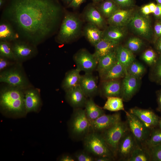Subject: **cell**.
<instances>
[{
  "label": "cell",
  "instance_id": "49",
  "mask_svg": "<svg viewBox=\"0 0 161 161\" xmlns=\"http://www.w3.org/2000/svg\"><path fill=\"white\" fill-rule=\"evenodd\" d=\"M113 159L108 157H100L95 158V161H110Z\"/></svg>",
  "mask_w": 161,
  "mask_h": 161
},
{
  "label": "cell",
  "instance_id": "33",
  "mask_svg": "<svg viewBox=\"0 0 161 161\" xmlns=\"http://www.w3.org/2000/svg\"><path fill=\"white\" fill-rule=\"evenodd\" d=\"M145 71V68L141 63L135 60L128 66L126 73L141 79Z\"/></svg>",
  "mask_w": 161,
  "mask_h": 161
},
{
  "label": "cell",
  "instance_id": "22",
  "mask_svg": "<svg viewBox=\"0 0 161 161\" xmlns=\"http://www.w3.org/2000/svg\"><path fill=\"white\" fill-rule=\"evenodd\" d=\"M126 72V68L117 61L110 68L99 76L101 81L121 79L125 77Z\"/></svg>",
  "mask_w": 161,
  "mask_h": 161
},
{
  "label": "cell",
  "instance_id": "19",
  "mask_svg": "<svg viewBox=\"0 0 161 161\" xmlns=\"http://www.w3.org/2000/svg\"><path fill=\"white\" fill-rule=\"evenodd\" d=\"M130 24L131 27L140 35L145 37H148L150 35V24L145 18L136 14L132 17Z\"/></svg>",
  "mask_w": 161,
  "mask_h": 161
},
{
  "label": "cell",
  "instance_id": "32",
  "mask_svg": "<svg viewBox=\"0 0 161 161\" xmlns=\"http://www.w3.org/2000/svg\"><path fill=\"white\" fill-rule=\"evenodd\" d=\"M151 160L149 150L138 145L127 161H148Z\"/></svg>",
  "mask_w": 161,
  "mask_h": 161
},
{
  "label": "cell",
  "instance_id": "30",
  "mask_svg": "<svg viewBox=\"0 0 161 161\" xmlns=\"http://www.w3.org/2000/svg\"><path fill=\"white\" fill-rule=\"evenodd\" d=\"M107 100L102 108L103 109L111 112L125 111L122 99L120 97H107Z\"/></svg>",
  "mask_w": 161,
  "mask_h": 161
},
{
  "label": "cell",
  "instance_id": "5",
  "mask_svg": "<svg viewBox=\"0 0 161 161\" xmlns=\"http://www.w3.org/2000/svg\"><path fill=\"white\" fill-rule=\"evenodd\" d=\"M129 130L127 122L120 120L100 133L114 157L117 156L118 145L120 140Z\"/></svg>",
  "mask_w": 161,
  "mask_h": 161
},
{
  "label": "cell",
  "instance_id": "7",
  "mask_svg": "<svg viewBox=\"0 0 161 161\" xmlns=\"http://www.w3.org/2000/svg\"><path fill=\"white\" fill-rule=\"evenodd\" d=\"M80 26V20L71 14L66 15L62 21L58 36L59 42H68L78 33Z\"/></svg>",
  "mask_w": 161,
  "mask_h": 161
},
{
  "label": "cell",
  "instance_id": "39",
  "mask_svg": "<svg viewBox=\"0 0 161 161\" xmlns=\"http://www.w3.org/2000/svg\"><path fill=\"white\" fill-rule=\"evenodd\" d=\"M151 160L161 161V144L149 148Z\"/></svg>",
  "mask_w": 161,
  "mask_h": 161
},
{
  "label": "cell",
  "instance_id": "37",
  "mask_svg": "<svg viewBox=\"0 0 161 161\" xmlns=\"http://www.w3.org/2000/svg\"><path fill=\"white\" fill-rule=\"evenodd\" d=\"M143 45L141 40L137 38H132L128 41L126 44V48L132 52L138 51Z\"/></svg>",
  "mask_w": 161,
  "mask_h": 161
},
{
  "label": "cell",
  "instance_id": "28",
  "mask_svg": "<svg viewBox=\"0 0 161 161\" xmlns=\"http://www.w3.org/2000/svg\"><path fill=\"white\" fill-rule=\"evenodd\" d=\"M18 35L8 23L1 22L0 24V39L1 41H14L18 37Z\"/></svg>",
  "mask_w": 161,
  "mask_h": 161
},
{
  "label": "cell",
  "instance_id": "35",
  "mask_svg": "<svg viewBox=\"0 0 161 161\" xmlns=\"http://www.w3.org/2000/svg\"><path fill=\"white\" fill-rule=\"evenodd\" d=\"M147 147L150 148L161 144V130H154L146 142Z\"/></svg>",
  "mask_w": 161,
  "mask_h": 161
},
{
  "label": "cell",
  "instance_id": "1",
  "mask_svg": "<svg viewBox=\"0 0 161 161\" xmlns=\"http://www.w3.org/2000/svg\"><path fill=\"white\" fill-rule=\"evenodd\" d=\"M60 12L51 0H14L5 13L19 33L36 46L52 32Z\"/></svg>",
  "mask_w": 161,
  "mask_h": 161
},
{
  "label": "cell",
  "instance_id": "56",
  "mask_svg": "<svg viewBox=\"0 0 161 161\" xmlns=\"http://www.w3.org/2000/svg\"><path fill=\"white\" fill-rule=\"evenodd\" d=\"M159 4H161V0H156Z\"/></svg>",
  "mask_w": 161,
  "mask_h": 161
},
{
  "label": "cell",
  "instance_id": "9",
  "mask_svg": "<svg viewBox=\"0 0 161 161\" xmlns=\"http://www.w3.org/2000/svg\"><path fill=\"white\" fill-rule=\"evenodd\" d=\"M11 45L15 60L17 62L21 63L37 54L36 46L30 43L16 41Z\"/></svg>",
  "mask_w": 161,
  "mask_h": 161
},
{
  "label": "cell",
  "instance_id": "23",
  "mask_svg": "<svg viewBox=\"0 0 161 161\" xmlns=\"http://www.w3.org/2000/svg\"><path fill=\"white\" fill-rule=\"evenodd\" d=\"M115 51L117 61L126 69L135 60L133 53L126 47L122 46L117 47Z\"/></svg>",
  "mask_w": 161,
  "mask_h": 161
},
{
  "label": "cell",
  "instance_id": "11",
  "mask_svg": "<svg viewBox=\"0 0 161 161\" xmlns=\"http://www.w3.org/2000/svg\"><path fill=\"white\" fill-rule=\"evenodd\" d=\"M138 145L135 137L129 129L119 143L117 156H119L120 159L126 161Z\"/></svg>",
  "mask_w": 161,
  "mask_h": 161
},
{
  "label": "cell",
  "instance_id": "16",
  "mask_svg": "<svg viewBox=\"0 0 161 161\" xmlns=\"http://www.w3.org/2000/svg\"><path fill=\"white\" fill-rule=\"evenodd\" d=\"M79 86L87 98H92L98 92L97 79L92 73L81 75Z\"/></svg>",
  "mask_w": 161,
  "mask_h": 161
},
{
  "label": "cell",
  "instance_id": "8",
  "mask_svg": "<svg viewBox=\"0 0 161 161\" xmlns=\"http://www.w3.org/2000/svg\"><path fill=\"white\" fill-rule=\"evenodd\" d=\"M124 111L129 129L138 144L146 142L149 135V129L135 115L129 112Z\"/></svg>",
  "mask_w": 161,
  "mask_h": 161
},
{
  "label": "cell",
  "instance_id": "12",
  "mask_svg": "<svg viewBox=\"0 0 161 161\" xmlns=\"http://www.w3.org/2000/svg\"><path fill=\"white\" fill-rule=\"evenodd\" d=\"M140 79L126 73L122 80L121 97L123 101H128L137 91L140 85Z\"/></svg>",
  "mask_w": 161,
  "mask_h": 161
},
{
  "label": "cell",
  "instance_id": "10",
  "mask_svg": "<svg viewBox=\"0 0 161 161\" xmlns=\"http://www.w3.org/2000/svg\"><path fill=\"white\" fill-rule=\"evenodd\" d=\"M78 69L85 73H92L97 68L98 61L94 56L85 50L78 52L74 57Z\"/></svg>",
  "mask_w": 161,
  "mask_h": 161
},
{
  "label": "cell",
  "instance_id": "4",
  "mask_svg": "<svg viewBox=\"0 0 161 161\" xmlns=\"http://www.w3.org/2000/svg\"><path fill=\"white\" fill-rule=\"evenodd\" d=\"M86 151L97 157H106L114 159V156L100 134L90 131L83 138Z\"/></svg>",
  "mask_w": 161,
  "mask_h": 161
},
{
  "label": "cell",
  "instance_id": "25",
  "mask_svg": "<svg viewBox=\"0 0 161 161\" xmlns=\"http://www.w3.org/2000/svg\"><path fill=\"white\" fill-rule=\"evenodd\" d=\"M84 107L86 115L90 123L105 114L103 108L96 105L92 98L87 99Z\"/></svg>",
  "mask_w": 161,
  "mask_h": 161
},
{
  "label": "cell",
  "instance_id": "43",
  "mask_svg": "<svg viewBox=\"0 0 161 161\" xmlns=\"http://www.w3.org/2000/svg\"><path fill=\"white\" fill-rule=\"evenodd\" d=\"M85 0H72L69 6L74 7L79 6Z\"/></svg>",
  "mask_w": 161,
  "mask_h": 161
},
{
  "label": "cell",
  "instance_id": "40",
  "mask_svg": "<svg viewBox=\"0 0 161 161\" xmlns=\"http://www.w3.org/2000/svg\"><path fill=\"white\" fill-rule=\"evenodd\" d=\"M75 158L78 161H94L95 160V158L87 151H80L76 153L75 155Z\"/></svg>",
  "mask_w": 161,
  "mask_h": 161
},
{
  "label": "cell",
  "instance_id": "36",
  "mask_svg": "<svg viewBox=\"0 0 161 161\" xmlns=\"http://www.w3.org/2000/svg\"><path fill=\"white\" fill-rule=\"evenodd\" d=\"M102 14L105 16L109 17L117 10L115 4L112 1H106L102 4L100 8Z\"/></svg>",
  "mask_w": 161,
  "mask_h": 161
},
{
  "label": "cell",
  "instance_id": "47",
  "mask_svg": "<svg viewBox=\"0 0 161 161\" xmlns=\"http://www.w3.org/2000/svg\"><path fill=\"white\" fill-rule=\"evenodd\" d=\"M153 13L157 17L161 16V4H158L156 5L155 10Z\"/></svg>",
  "mask_w": 161,
  "mask_h": 161
},
{
  "label": "cell",
  "instance_id": "57",
  "mask_svg": "<svg viewBox=\"0 0 161 161\" xmlns=\"http://www.w3.org/2000/svg\"><path fill=\"white\" fill-rule=\"evenodd\" d=\"M95 1H100V0H94Z\"/></svg>",
  "mask_w": 161,
  "mask_h": 161
},
{
  "label": "cell",
  "instance_id": "38",
  "mask_svg": "<svg viewBox=\"0 0 161 161\" xmlns=\"http://www.w3.org/2000/svg\"><path fill=\"white\" fill-rule=\"evenodd\" d=\"M156 57L155 52L151 49L145 50L142 56V59L149 65H153L156 63Z\"/></svg>",
  "mask_w": 161,
  "mask_h": 161
},
{
  "label": "cell",
  "instance_id": "17",
  "mask_svg": "<svg viewBox=\"0 0 161 161\" xmlns=\"http://www.w3.org/2000/svg\"><path fill=\"white\" fill-rule=\"evenodd\" d=\"M66 92V98L68 103L75 109L85 107L87 100L86 97L79 85Z\"/></svg>",
  "mask_w": 161,
  "mask_h": 161
},
{
  "label": "cell",
  "instance_id": "54",
  "mask_svg": "<svg viewBox=\"0 0 161 161\" xmlns=\"http://www.w3.org/2000/svg\"><path fill=\"white\" fill-rule=\"evenodd\" d=\"M64 0L65 1V2L67 3H70L71 2V1H72V0Z\"/></svg>",
  "mask_w": 161,
  "mask_h": 161
},
{
  "label": "cell",
  "instance_id": "6",
  "mask_svg": "<svg viewBox=\"0 0 161 161\" xmlns=\"http://www.w3.org/2000/svg\"><path fill=\"white\" fill-rule=\"evenodd\" d=\"M70 131L74 137L83 138L91 131L90 123L85 109H75L69 124Z\"/></svg>",
  "mask_w": 161,
  "mask_h": 161
},
{
  "label": "cell",
  "instance_id": "13",
  "mask_svg": "<svg viewBox=\"0 0 161 161\" xmlns=\"http://www.w3.org/2000/svg\"><path fill=\"white\" fill-rule=\"evenodd\" d=\"M121 120L119 113L101 116L90 123L91 131L100 133Z\"/></svg>",
  "mask_w": 161,
  "mask_h": 161
},
{
  "label": "cell",
  "instance_id": "46",
  "mask_svg": "<svg viewBox=\"0 0 161 161\" xmlns=\"http://www.w3.org/2000/svg\"><path fill=\"white\" fill-rule=\"evenodd\" d=\"M119 4L122 6L129 5L131 3V0H115Z\"/></svg>",
  "mask_w": 161,
  "mask_h": 161
},
{
  "label": "cell",
  "instance_id": "48",
  "mask_svg": "<svg viewBox=\"0 0 161 161\" xmlns=\"http://www.w3.org/2000/svg\"><path fill=\"white\" fill-rule=\"evenodd\" d=\"M141 10L142 13L145 15H148L151 13L148 5H145L143 7Z\"/></svg>",
  "mask_w": 161,
  "mask_h": 161
},
{
  "label": "cell",
  "instance_id": "42",
  "mask_svg": "<svg viewBox=\"0 0 161 161\" xmlns=\"http://www.w3.org/2000/svg\"><path fill=\"white\" fill-rule=\"evenodd\" d=\"M155 75L161 80V58L157 64L154 70Z\"/></svg>",
  "mask_w": 161,
  "mask_h": 161
},
{
  "label": "cell",
  "instance_id": "3",
  "mask_svg": "<svg viewBox=\"0 0 161 161\" xmlns=\"http://www.w3.org/2000/svg\"><path fill=\"white\" fill-rule=\"evenodd\" d=\"M21 64L17 62L13 66L0 72V82L24 90L32 87Z\"/></svg>",
  "mask_w": 161,
  "mask_h": 161
},
{
  "label": "cell",
  "instance_id": "50",
  "mask_svg": "<svg viewBox=\"0 0 161 161\" xmlns=\"http://www.w3.org/2000/svg\"><path fill=\"white\" fill-rule=\"evenodd\" d=\"M151 13H153L154 12L156 5L153 3H151L148 4Z\"/></svg>",
  "mask_w": 161,
  "mask_h": 161
},
{
  "label": "cell",
  "instance_id": "20",
  "mask_svg": "<svg viewBox=\"0 0 161 161\" xmlns=\"http://www.w3.org/2000/svg\"><path fill=\"white\" fill-rule=\"evenodd\" d=\"M132 17L130 11L117 10L108 18V21L111 25L120 27L130 22Z\"/></svg>",
  "mask_w": 161,
  "mask_h": 161
},
{
  "label": "cell",
  "instance_id": "52",
  "mask_svg": "<svg viewBox=\"0 0 161 161\" xmlns=\"http://www.w3.org/2000/svg\"><path fill=\"white\" fill-rule=\"evenodd\" d=\"M159 109L161 110V93L159 95L158 97Z\"/></svg>",
  "mask_w": 161,
  "mask_h": 161
},
{
  "label": "cell",
  "instance_id": "27",
  "mask_svg": "<svg viewBox=\"0 0 161 161\" xmlns=\"http://www.w3.org/2000/svg\"><path fill=\"white\" fill-rule=\"evenodd\" d=\"M85 34L89 42L94 46L103 38V32L92 24H88L85 29Z\"/></svg>",
  "mask_w": 161,
  "mask_h": 161
},
{
  "label": "cell",
  "instance_id": "21",
  "mask_svg": "<svg viewBox=\"0 0 161 161\" xmlns=\"http://www.w3.org/2000/svg\"><path fill=\"white\" fill-rule=\"evenodd\" d=\"M117 45L103 38L94 46L95 51L93 55L98 61L100 58L114 51Z\"/></svg>",
  "mask_w": 161,
  "mask_h": 161
},
{
  "label": "cell",
  "instance_id": "31",
  "mask_svg": "<svg viewBox=\"0 0 161 161\" xmlns=\"http://www.w3.org/2000/svg\"><path fill=\"white\" fill-rule=\"evenodd\" d=\"M86 18L91 24L98 27H101L104 24V19L100 13L95 8H89L86 11Z\"/></svg>",
  "mask_w": 161,
  "mask_h": 161
},
{
  "label": "cell",
  "instance_id": "51",
  "mask_svg": "<svg viewBox=\"0 0 161 161\" xmlns=\"http://www.w3.org/2000/svg\"><path fill=\"white\" fill-rule=\"evenodd\" d=\"M156 47L157 50L161 52V37L158 40L156 44Z\"/></svg>",
  "mask_w": 161,
  "mask_h": 161
},
{
  "label": "cell",
  "instance_id": "26",
  "mask_svg": "<svg viewBox=\"0 0 161 161\" xmlns=\"http://www.w3.org/2000/svg\"><path fill=\"white\" fill-rule=\"evenodd\" d=\"M117 61L115 49L100 58L98 60L97 67L99 76L108 70Z\"/></svg>",
  "mask_w": 161,
  "mask_h": 161
},
{
  "label": "cell",
  "instance_id": "14",
  "mask_svg": "<svg viewBox=\"0 0 161 161\" xmlns=\"http://www.w3.org/2000/svg\"><path fill=\"white\" fill-rule=\"evenodd\" d=\"M24 103L26 113L38 110L42 104L40 90L32 87L25 90Z\"/></svg>",
  "mask_w": 161,
  "mask_h": 161
},
{
  "label": "cell",
  "instance_id": "18",
  "mask_svg": "<svg viewBox=\"0 0 161 161\" xmlns=\"http://www.w3.org/2000/svg\"><path fill=\"white\" fill-rule=\"evenodd\" d=\"M121 79L101 81V93L106 98L110 97H121Z\"/></svg>",
  "mask_w": 161,
  "mask_h": 161
},
{
  "label": "cell",
  "instance_id": "29",
  "mask_svg": "<svg viewBox=\"0 0 161 161\" xmlns=\"http://www.w3.org/2000/svg\"><path fill=\"white\" fill-rule=\"evenodd\" d=\"M119 27L111 25L103 32V38L118 44L124 35V32Z\"/></svg>",
  "mask_w": 161,
  "mask_h": 161
},
{
  "label": "cell",
  "instance_id": "15",
  "mask_svg": "<svg viewBox=\"0 0 161 161\" xmlns=\"http://www.w3.org/2000/svg\"><path fill=\"white\" fill-rule=\"evenodd\" d=\"M129 112L137 116L149 129L158 124V117L151 110L135 107L130 109Z\"/></svg>",
  "mask_w": 161,
  "mask_h": 161
},
{
  "label": "cell",
  "instance_id": "55",
  "mask_svg": "<svg viewBox=\"0 0 161 161\" xmlns=\"http://www.w3.org/2000/svg\"><path fill=\"white\" fill-rule=\"evenodd\" d=\"M3 1L2 0H0V6H1L3 4Z\"/></svg>",
  "mask_w": 161,
  "mask_h": 161
},
{
  "label": "cell",
  "instance_id": "41",
  "mask_svg": "<svg viewBox=\"0 0 161 161\" xmlns=\"http://www.w3.org/2000/svg\"><path fill=\"white\" fill-rule=\"evenodd\" d=\"M17 62L5 57L0 56V72L13 66Z\"/></svg>",
  "mask_w": 161,
  "mask_h": 161
},
{
  "label": "cell",
  "instance_id": "34",
  "mask_svg": "<svg viewBox=\"0 0 161 161\" xmlns=\"http://www.w3.org/2000/svg\"><path fill=\"white\" fill-rule=\"evenodd\" d=\"M0 55L1 56L15 61L11 44L8 41H1Z\"/></svg>",
  "mask_w": 161,
  "mask_h": 161
},
{
  "label": "cell",
  "instance_id": "2",
  "mask_svg": "<svg viewBox=\"0 0 161 161\" xmlns=\"http://www.w3.org/2000/svg\"><path fill=\"white\" fill-rule=\"evenodd\" d=\"M0 105L8 114L23 115L26 113L24 103V90L7 85L1 88Z\"/></svg>",
  "mask_w": 161,
  "mask_h": 161
},
{
  "label": "cell",
  "instance_id": "45",
  "mask_svg": "<svg viewBox=\"0 0 161 161\" xmlns=\"http://www.w3.org/2000/svg\"><path fill=\"white\" fill-rule=\"evenodd\" d=\"M154 29L156 34L158 36H161V24L157 23L154 26Z\"/></svg>",
  "mask_w": 161,
  "mask_h": 161
},
{
  "label": "cell",
  "instance_id": "24",
  "mask_svg": "<svg viewBox=\"0 0 161 161\" xmlns=\"http://www.w3.org/2000/svg\"><path fill=\"white\" fill-rule=\"evenodd\" d=\"M80 72L76 68L66 73L61 84L62 88L65 92L79 85L81 76Z\"/></svg>",
  "mask_w": 161,
  "mask_h": 161
},
{
  "label": "cell",
  "instance_id": "44",
  "mask_svg": "<svg viewBox=\"0 0 161 161\" xmlns=\"http://www.w3.org/2000/svg\"><path fill=\"white\" fill-rule=\"evenodd\" d=\"M75 160V158L67 155L62 156L59 159V160L61 161H74Z\"/></svg>",
  "mask_w": 161,
  "mask_h": 161
},
{
  "label": "cell",
  "instance_id": "53",
  "mask_svg": "<svg viewBox=\"0 0 161 161\" xmlns=\"http://www.w3.org/2000/svg\"><path fill=\"white\" fill-rule=\"evenodd\" d=\"M158 124H159V126L160 128L161 129V118L160 120L159 121Z\"/></svg>",
  "mask_w": 161,
  "mask_h": 161
}]
</instances>
